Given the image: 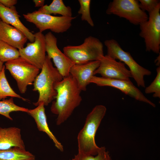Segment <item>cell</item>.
Here are the masks:
<instances>
[{
	"label": "cell",
	"instance_id": "1",
	"mask_svg": "<svg viewBox=\"0 0 160 160\" xmlns=\"http://www.w3.org/2000/svg\"><path fill=\"white\" fill-rule=\"evenodd\" d=\"M57 92L55 100L52 102L51 111L57 115L56 124L59 125L70 117L82 100L81 91L73 77L70 74L55 85Z\"/></svg>",
	"mask_w": 160,
	"mask_h": 160
},
{
	"label": "cell",
	"instance_id": "2",
	"mask_svg": "<svg viewBox=\"0 0 160 160\" xmlns=\"http://www.w3.org/2000/svg\"><path fill=\"white\" fill-rule=\"evenodd\" d=\"M41 70L33 84V90L37 91L39 94L37 101L33 103L36 106L41 103L44 106H47L55 98L57 92L55 86L63 79L57 69L53 66L51 59L47 55Z\"/></svg>",
	"mask_w": 160,
	"mask_h": 160
},
{
	"label": "cell",
	"instance_id": "3",
	"mask_svg": "<svg viewBox=\"0 0 160 160\" xmlns=\"http://www.w3.org/2000/svg\"><path fill=\"white\" fill-rule=\"evenodd\" d=\"M106 111L105 106L98 105L88 114L84 126L78 135V153L92 156L97 154L100 147L95 143V136Z\"/></svg>",
	"mask_w": 160,
	"mask_h": 160
},
{
	"label": "cell",
	"instance_id": "4",
	"mask_svg": "<svg viewBox=\"0 0 160 160\" xmlns=\"http://www.w3.org/2000/svg\"><path fill=\"white\" fill-rule=\"evenodd\" d=\"M103 48V44L99 39L89 36L81 44L67 46L63 50V53L74 64H81L100 60L104 56Z\"/></svg>",
	"mask_w": 160,
	"mask_h": 160
},
{
	"label": "cell",
	"instance_id": "5",
	"mask_svg": "<svg viewBox=\"0 0 160 160\" xmlns=\"http://www.w3.org/2000/svg\"><path fill=\"white\" fill-rule=\"evenodd\" d=\"M104 44L107 49V55L116 60H119L127 65L129 69L132 77L138 86L145 87L144 76L151 75V72L139 65L130 53L124 50L115 39L106 40L104 41Z\"/></svg>",
	"mask_w": 160,
	"mask_h": 160
},
{
	"label": "cell",
	"instance_id": "6",
	"mask_svg": "<svg viewBox=\"0 0 160 160\" xmlns=\"http://www.w3.org/2000/svg\"><path fill=\"white\" fill-rule=\"evenodd\" d=\"M23 15L27 21L34 24L41 33L48 29L57 33L65 32L71 26L72 20L76 18V17L53 16L37 10Z\"/></svg>",
	"mask_w": 160,
	"mask_h": 160
},
{
	"label": "cell",
	"instance_id": "7",
	"mask_svg": "<svg viewBox=\"0 0 160 160\" xmlns=\"http://www.w3.org/2000/svg\"><path fill=\"white\" fill-rule=\"evenodd\" d=\"M5 66L16 80L22 94L25 92L28 86L33 84L39 72V69L20 56L5 63Z\"/></svg>",
	"mask_w": 160,
	"mask_h": 160
},
{
	"label": "cell",
	"instance_id": "8",
	"mask_svg": "<svg viewBox=\"0 0 160 160\" xmlns=\"http://www.w3.org/2000/svg\"><path fill=\"white\" fill-rule=\"evenodd\" d=\"M106 13L125 18L134 25H140L148 17L140 8L138 1L136 0H113L109 4Z\"/></svg>",
	"mask_w": 160,
	"mask_h": 160
},
{
	"label": "cell",
	"instance_id": "9",
	"mask_svg": "<svg viewBox=\"0 0 160 160\" xmlns=\"http://www.w3.org/2000/svg\"><path fill=\"white\" fill-rule=\"evenodd\" d=\"M160 3L149 13L148 20L140 25V36L143 39L146 51L160 54Z\"/></svg>",
	"mask_w": 160,
	"mask_h": 160
},
{
	"label": "cell",
	"instance_id": "10",
	"mask_svg": "<svg viewBox=\"0 0 160 160\" xmlns=\"http://www.w3.org/2000/svg\"><path fill=\"white\" fill-rule=\"evenodd\" d=\"M35 40L18 49L20 56L38 69H41L46 59L45 35L38 32L34 34Z\"/></svg>",
	"mask_w": 160,
	"mask_h": 160
},
{
	"label": "cell",
	"instance_id": "11",
	"mask_svg": "<svg viewBox=\"0 0 160 160\" xmlns=\"http://www.w3.org/2000/svg\"><path fill=\"white\" fill-rule=\"evenodd\" d=\"M90 83H95L99 86H109L116 88L137 100L148 103L154 107L156 106L155 105L146 97L130 80L111 79L94 75Z\"/></svg>",
	"mask_w": 160,
	"mask_h": 160
},
{
	"label": "cell",
	"instance_id": "12",
	"mask_svg": "<svg viewBox=\"0 0 160 160\" xmlns=\"http://www.w3.org/2000/svg\"><path fill=\"white\" fill-rule=\"evenodd\" d=\"M45 37L47 55L52 59L56 68L63 78L67 76L74 64L58 48L57 39L51 32L46 34Z\"/></svg>",
	"mask_w": 160,
	"mask_h": 160
},
{
	"label": "cell",
	"instance_id": "13",
	"mask_svg": "<svg viewBox=\"0 0 160 160\" xmlns=\"http://www.w3.org/2000/svg\"><path fill=\"white\" fill-rule=\"evenodd\" d=\"M98 67L95 71L94 75L100 74L102 77L111 79L129 80L132 77L131 72L125 64L106 55L100 60Z\"/></svg>",
	"mask_w": 160,
	"mask_h": 160
},
{
	"label": "cell",
	"instance_id": "14",
	"mask_svg": "<svg viewBox=\"0 0 160 160\" xmlns=\"http://www.w3.org/2000/svg\"><path fill=\"white\" fill-rule=\"evenodd\" d=\"M100 60L92 61L81 64H74L71 67L69 73L75 79L81 91H85L95 70L98 67Z\"/></svg>",
	"mask_w": 160,
	"mask_h": 160
},
{
	"label": "cell",
	"instance_id": "15",
	"mask_svg": "<svg viewBox=\"0 0 160 160\" xmlns=\"http://www.w3.org/2000/svg\"><path fill=\"white\" fill-rule=\"evenodd\" d=\"M0 40L18 50L24 47L28 39L19 29L1 20Z\"/></svg>",
	"mask_w": 160,
	"mask_h": 160
},
{
	"label": "cell",
	"instance_id": "16",
	"mask_svg": "<svg viewBox=\"0 0 160 160\" xmlns=\"http://www.w3.org/2000/svg\"><path fill=\"white\" fill-rule=\"evenodd\" d=\"M16 7L7 8L0 3V18L3 22L12 25L21 31L31 42L35 40V36L21 21Z\"/></svg>",
	"mask_w": 160,
	"mask_h": 160
},
{
	"label": "cell",
	"instance_id": "17",
	"mask_svg": "<svg viewBox=\"0 0 160 160\" xmlns=\"http://www.w3.org/2000/svg\"><path fill=\"white\" fill-rule=\"evenodd\" d=\"M21 132L20 129L16 127H0V150L15 147L25 149Z\"/></svg>",
	"mask_w": 160,
	"mask_h": 160
},
{
	"label": "cell",
	"instance_id": "18",
	"mask_svg": "<svg viewBox=\"0 0 160 160\" xmlns=\"http://www.w3.org/2000/svg\"><path fill=\"white\" fill-rule=\"evenodd\" d=\"M27 113L35 120L38 130L45 132L52 140L55 147L60 151H63V146L57 140L49 129L44 103H41L39 104L34 109H28Z\"/></svg>",
	"mask_w": 160,
	"mask_h": 160
},
{
	"label": "cell",
	"instance_id": "19",
	"mask_svg": "<svg viewBox=\"0 0 160 160\" xmlns=\"http://www.w3.org/2000/svg\"><path fill=\"white\" fill-rule=\"evenodd\" d=\"M37 11L48 15L58 14L65 17H72L71 7L69 6H66L62 0H53L49 5H44Z\"/></svg>",
	"mask_w": 160,
	"mask_h": 160
},
{
	"label": "cell",
	"instance_id": "20",
	"mask_svg": "<svg viewBox=\"0 0 160 160\" xmlns=\"http://www.w3.org/2000/svg\"><path fill=\"white\" fill-rule=\"evenodd\" d=\"M35 156L25 149L15 147L0 150V160H35Z\"/></svg>",
	"mask_w": 160,
	"mask_h": 160
},
{
	"label": "cell",
	"instance_id": "21",
	"mask_svg": "<svg viewBox=\"0 0 160 160\" xmlns=\"http://www.w3.org/2000/svg\"><path fill=\"white\" fill-rule=\"evenodd\" d=\"M5 65H4L0 73V100L10 97L18 98L26 101L27 99L16 93L10 86L5 76Z\"/></svg>",
	"mask_w": 160,
	"mask_h": 160
},
{
	"label": "cell",
	"instance_id": "22",
	"mask_svg": "<svg viewBox=\"0 0 160 160\" xmlns=\"http://www.w3.org/2000/svg\"><path fill=\"white\" fill-rule=\"evenodd\" d=\"M28 109L16 105L13 97L0 100V114L11 120H12L13 119L10 116V113L14 111H22L27 113Z\"/></svg>",
	"mask_w": 160,
	"mask_h": 160
},
{
	"label": "cell",
	"instance_id": "23",
	"mask_svg": "<svg viewBox=\"0 0 160 160\" xmlns=\"http://www.w3.org/2000/svg\"><path fill=\"white\" fill-rule=\"evenodd\" d=\"M20 56L17 49L0 40V60L3 63L16 59Z\"/></svg>",
	"mask_w": 160,
	"mask_h": 160
},
{
	"label": "cell",
	"instance_id": "24",
	"mask_svg": "<svg viewBox=\"0 0 160 160\" xmlns=\"http://www.w3.org/2000/svg\"><path fill=\"white\" fill-rule=\"evenodd\" d=\"M71 160H112L109 152L105 147H100L95 156L78 153Z\"/></svg>",
	"mask_w": 160,
	"mask_h": 160
},
{
	"label": "cell",
	"instance_id": "25",
	"mask_svg": "<svg viewBox=\"0 0 160 160\" xmlns=\"http://www.w3.org/2000/svg\"><path fill=\"white\" fill-rule=\"evenodd\" d=\"M80 7L78 14L81 15V20L86 21L91 26L93 27L94 22L91 17L90 13V0H79Z\"/></svg>",
	"mask_w": 160,
	"mask_h": 160
},
{
	"label": "cell",
	"instance_id": "26",
	"mask_svg": "<svg viewBox=\"0 0 160 160\" xmlns=\"http://www.w3.org/2000/svg\"><path fill=\"white\" fill-rule=\"evenodd\" d=\"M156 76L151 84L145 90L146 94L154 93L153 97L160 98V67L156 69Z\"/></svg>",
	"mask_w": 160,
	"mask_h": 160
},
{
	"label": "cell",
	"instance_id": "27",
	"mask_svg": "<svg viewBox=\"0 0 160 160\" xmlns=\"http://www.w3.org/2000/svg\"><path fill=\"white\" fill-rule=\"evenodd\" d=\"M139 1L141 9L149 13L153 11L157 6L160 3L158 0H140Z\"/></svg>",
	"mask_w": 160,
	"mask_h": 160
},
{
	"label": "cell",
	"instance_id": "28",
	"mask_svg": "<svg viewBox=\"0 0 160 160\" xmlns=\"http://www.w3.org/2000/svg\"><path fill=\"white\" fill-rule=\"evenodd\" d=\"M17 0H0V3L5 7L10 8L17 4Z\"/></svg>",
	"mask_w": 160,
	"mask_h": 160
},
{
	"label": "cell",
	"instance_id": "29",
	"mask_svg": "<svg viewBox=\"0 0 160 160\" xmlns=\"http://www.w3.org/2000/svg\"><path fill=\"white\" fill-rule=\"evenodd\" d=\"M35 7H41L44 5L45 0H33Z\"/></svg>",
	"mask_w": 160,
	"mask_h": 160
},
{
	"label": "cell",
	"instance_id": "30",
	"mask_svg": "<svg viewBox=\"0 0 160 160\" xmlns=\"http://www.w3.org/2000/svg\"><path fill=\"white\" fill-rule=\"evenodd\" d=\"M155 61H156V65L158 66H160V55L157 57Z\"/></svg>",
	"mask_w": 160,
	"mask_h": 160
},
{
	"label": "cell",
	"instance_id": "31",
	"mask_svg": "<svg viewBox=\"0 0 160 160\" xmlns=\"http://www.w3.org/2000/svg\"><path fill=\"white\" fill-rule=\"evenodd\" d=\"M3 63V62L0 60V73L1 72L4 66Z\"/></svg>",
	"mask_w": 160,
	"mask_h": 160
},
{
	"label": "cell",
	"instance_id": "32",
	"mask_svg": "<svg viewBox=\"0 0 160 160\" xmlns=\"http://www.w3.org/2000/svg\"><path fill=\"white\" fill-rule=\"evenodd\" d=\"M1 20V19H0V21Z\"/></svg>",
	"mask_w": 160,
	"mask_h": 160
}]
</instances>
